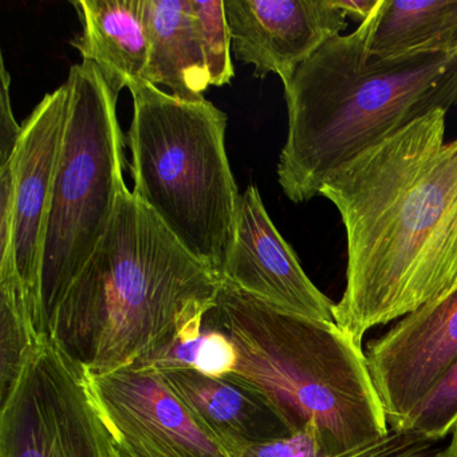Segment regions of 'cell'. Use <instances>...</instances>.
<instances>
[{"label": "cell", "mask_w": 457, "mask_h": 457, "mask_svg": "<svg viewBox=\"0 0 457 457\" xmlns=\"http://www.w3.org/2000/svg\"><path fill=\"white\" fill-rule=\"evenodd\" d=\"M433 111L353 157L323 181L346 234L334 322L362 345L457 283V138Z\"/></svg>", "instance_id": "6da1fadb"}, {"label": "cell", "mask_w": 457, "mask_h": 457, "mask_svg": "<svg viewBox=\"0 0 457 457\" xmlns=\"http://www.w3.org/2000/svg\"><path fill=\"white\" fill-rule=\"evenodd\" d=\"M223 278L192 256L129 189L95 253L46 315L89 374L156 365L199 338Z\"/></svg>", "instance_id": "7a4b0ae2"}, {"label": "cell", "mask_w": 457, "mask_h": 457, "mask_svg": "<svg viewBox=\"0 0 457 457\" xmlns=\"http://www.w3.org/2000/svg\"><path fill=\"white\" fill-rule=\"evenodd\" d=\"M381 6L353 33L326 42L285 85L287 137L277 172L296 204L320 196L325 179L353 157L430 112L457 106V55L371 53Z\"/></svg>", "instance_id": "3957f363"}, {"label": "cell", "mask_w": 457, "mask_h": 457, "mask_svg": "<svg viewBox=\"0 0 457 457\" xmlns=\"http://www.w3.org/2000/svg\"><path fill=\"white\" fill-rule=\"evenodd\" d=\"M204 328L234 345L227 377L258 392L293 435L317 430L331 457L389 430L362 345L336 322L283 312L224 279Z\"/></svg>", "instance_id": "277c9868"}, {"label": "cell", "mask_w": 457, "mask_h": 457, "mask_svg": "<svg viewBox=\"0 0 457 457\" xmlns=\"http://www.w3.org/2000/svg\"><path fill=\"white\" fill-rule=\"evenodd\" d=\"M129 90L133 195L223 278L242 196L227 156V114L210 101L184 103L146 81Z\"/></svg>", "instance_id": "5b68a950"}, {"label": "cell", "mask_w": 457, "mask_h": 457, "mask_svg": "<svg viewBox=\"0 0 457 457\" xmlns=\"http://www.w3.org/2000/svg\"><path fill=\"white\" fill-rule=\"evenodd\" d=\"M71 109L42 248L39 334L46 315L84 269L127 191L119 96L97 66L69 71Z\"/></svg>", "instance_id": "8992f818"}, {"label": "cell", "mask_w": 457, "mask_h": 457, "mask_svg": "<svg viewBox=\"0 0 457 457\" xmlns=\"http://www.w3.org/2000/svg\"><path fill=\"white\" fill-rule=\"evenodd\" d=\"M0 401V457H113L87 370L47 334Z\"/></svg>", "instance_id": "52a82bcc"}, {"label": "cell", "mask_w": 457, "mask_h": 457, "mask_svg": "<svg viewBox=\"0 0 457 457\" xmlns=\"http://www.w3.org/2000/svg\"><path fill=\"white\" fill-rule=\"evenodd\" d=\"M87 374L114 443L164 457H232L170 392L156 366Z\"/></svg>", "instance_id": "ba28073f"}, {"label": "cell", "mask_w": 457, "mask_h": 457, "mask_svg": "<svg viewBox=\"0 0 457 457\" xmlns=\"http://www.w3.org/2000/svg\"><path fill=\"white\" fill-rule=\"evenodd\" d=\"M457 360V283L368 345L369 373L390 425H400Z\"/></svg>", "instance_id": "9c48e42d"}, {"label": "cell", "mask_w": 457, "mask_h": 457, "mask_svg": "<svg viewBox=\"0 0 457 457\" xmlns=\"http://www.w3.org/2000/svg\"><path fill=\"white\" fill-rule=\"evenodd\" d=\"M69 109L71 89L65 82L45 96L23 122L22 136L12 157L15 170V267L38 334L42 248Z\"/></svg>", "instance_id": "30bf717a"}, {"label": "cell", "mask_w": 457, "mask_h": 457, "mask_svg": "<svg viewBox=\"0 0 457 457\" xmlns=\"http://www.w3.org/2000/svg\"><path fill=\"white\" fill-rule=\"evenodd\" d=\"M232 49L253 66V76L270 73L287 85L296 69L347 28L337 0H224Z\"/></svg>", "instance_id": "8fae6325"}, {"label": "cell", "mask_w": 457, "mask_h": 457, "mask_svg": "<svg viewBox=\"0 0 457 457\" xmlns=\"http://www.w3.org/2000/svg\"><path fill=\"white\" fill-rule=\"evenodd\" d=\"M223 278L283 312L334 322L336 303L307 277L255 186L240 196L237 232Z\"/></svg>", "instance_id": "7c38bea8"}, {"label": "cell", "mask_w": 457, "mask_h": 457, "mask_svg": "<svg viewBox=\"0 0 457 457\" xmlns=\"http://www.w3.org/2000/svg\"><path fill=\"white\" fill-rule=\"evenodd\" d=\"M156 366V365H154ZM170 392L228 449L232 457L256 444L293 435L255 390L229 377H212L186 366H156Z\"/></svg>", "instance_id": "4fadbf2b"}, {"label": "cell", "mask_w": 457, "mask_h": 457, "mask_svg": "<svg viewBox=\"0 0 457 457\" xmlns=\"http://www.w3.org/2000/svg\"><path fill=\"white\" fill-rule=\"evenodd\" d=\"M82 33L71 45L82 61L97 66L117 96L145 81L149 39L144 0H79L71 2Z\"/></svg>", "instance_id": "5bb4252c"}, {"label": "cell", "mask_w": 457, "mask_h": 457, "mask_svg": "<svg viewBox=\"0 0 457 457\" xmlns=\"http://www.w3.org/2000/svg\"><path fill=\"white\" fill-rule=\"evenodd\" d=\"M149 39L145 81L172 90L184 103H200L210 85L191 0H144Z\"/></svg>", "instance_id": "9a60e30c"}, {"label": "cell", "mask_w": 457, "mask_h": 457, "mask_svg": "<svg viewBox=\"0 0 457 457\" xmlns=\"http://www.w3.org/2000/svg\"><path fill=\"white\" fill-rule=\"evenodd\" d=\"M448 6L449 0H382L378 23L371 39V53L378 58L432 53Z\"/></svg>", "instance_id": "2e32d148"}, {"label": "cell", "mask_w": 457, "mask_h": 457, "mask_svg": "<svg viewBox=\"0 0 457 457\" xmlns=\"http://www.w3.org/2000/svg\"><path fill=\"white\" fill-rule=\"evenodd\" d=\"M39 338L20 277H0V398L14 386Z\"/></svg>", "instance_id": "e0dca14e"}, {"label": "cell", "mask_w": 457, "mask_h": 457, "mask_svg": "<svg viewBox=\"0 0 457 457\" xmlns=\"http://www.w3.org/2000/svg\"><path fill=\"white\" fill-rule=\"evenodd\" d=\"M195 23L204 54L211 87H221L234 79L232 39L224 0H191Z\"/></svg>", "instance_id": "ac0fdd59"}, {"label": "cell", "mask_w": 457, "mask_h": 457, "mask_svg": "<svg viewBox=\"0 0 457 457\" xmlns=\"http://www.w3.org/2000/svg\"><path fill=\"white\" fill-rule=\"evenodd\" d=\"M457 424V360L411 411L405 421L393 427L413 430L429 440L449 437Z\"/></svg>", "instance_id": "d6986e66"}, {"label": "cell", "mask_w": 457, "mask_h": 457, "mask_svg": "<svg viewBox=\"0 0 457 457\" xmlns=\"http://www.w3.org/2000/svg\"><path fill=\"white\" fill-rule=\"evenodd\" d=\"M235 362L232 342L221 331L204 328L199 338L175 345L156 366H186L207 376L224 377L231 373Z\"/></svg>", "instance_id": "ffe728a7"}, {"label": "cell", "mask_w": 457, "mask_h": 457, "mask_svg": "<svg viewBox=\"0 0 457 457\" xmlns=\"http://www.w3.org/2000/svg\"><path fill=\"white\" fill-rule=\"evenodd\" d=\"M15 170L12 159L0 165V277L18 274L14 258Z\"/></svg>", "instance_id": "44dd1931"}, {"label": "cell", "mask_w": 457, "mask_h": 457, "mask_svg": "<svg viewBox=\"0 0 457 457\" xmlns=\"http://www.w3.org/2000/svg\"><path fill=\"white\" fill-rule=\"evenodd\" d=\"M240 457H331L317 430L309 428L287 437L256 444Z\"/></svg>", "instance_id": "7402d4cb"}, {"label": "cell", "mask_w": 457, "mask_h": 457, "mask_svg": "<svg viewBox=\"0 0 457 457\" xmlns=\"http://www.w3.org/2000/svg\"><path fill=\"white\" fill-rule=\"evenodd\" d=\"M2 62V97H0V165L6 164L12 154L17 151L18 143L22 136L23 127L15 120L10 96L12 76L4 66V57Z\"/></svg>", "instance_id": "603a6c76"}, {"label": "cell", "mask_w": 457, "mask_h": 457, "mask_svg": "<svg viewBox=\"0 0 457 457\" xmlns=\"http://www.w3.org/2000/svg\"><path fill=\"white\" fill-rule=\"evenodd\" d=\"M432 53L457 55V0H449L445 20Z\"/></svg>", "instance_id": "cb8c5ba5"}, {"label": "cell", "mask_w": 457, "mask_h": 457, "mask_svg": "<svg viewBox=\"0 0 457 457\" xmlns=\"http://www.w3.org/2000/svg\"><path fill=\"white\" fill-rule=\"evenodd\" d=\"M378 0H337L338 6L346 12L347 17L357 18V20L365 21L370 15L376 7Z\"/></svg>", "instance_id": "d4e9b609"}, {"label": "cell", "mask_w": 457, "mask_h": 457, "mask_svg": "<svg viewBox=\"0 0 457 457\" xmlns=\"http://www.w3.org/2000/svg\"><path fill=\"white\" fill-rule=\"evenodd\" d=\"M440 457H457V424L449 435L448 444L444 446Z\"/></svg>", "instance_id": "484cf974"}, {"label": "cell", "mask_w": 457, "mask_h": 457, "mask_svg": "<svg viewBox=\"0 0 457 457\" xmlns=\"http://www.w3.org/2000/svg\"><path fill=\"white\" fill-rule=\"evenodd\" d=\"M112 448H113V445H112ZM113 457H120L119 454L116 453V452L113 451Z\"/></svg>", "instance_id": "4316f807"}]
</instances>
